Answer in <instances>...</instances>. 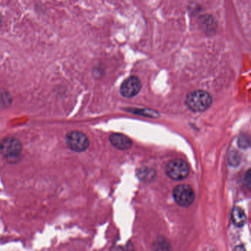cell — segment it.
<instances>
[{
    "mask_svg": "<svg viewBox=\"0 0 251 251\" xmlns=\"http://www.w3.org/2000/svg\"><path fill=\"white\" fill-rule=\"evenodd\" d=\"M111 145L117 149L126 151L132 147V141L121 133H114L110 136Z\"/></svg>",
    "mask_w": 251,
    "mask_h": 251,
    "instance_id": "obj_7",
    "label": "cell"
},
{
    "mask_svg": "<svg viewBox=\"0 0 251 251\" xmlns=\"http://www.w3.org/2000/svg\"><path fill=\"white\" fill-rule=\"evenodd\" d=\"M141 88L142 83L139 79L136 77H130L123 82L120 88V92L125 98H133L139 94Z\"/></svg>",
    "mask_w": 251,
    "mask_h": 251,
    "instance_id": "obj_6",
    "label": "cell"
},
{
    "mask_svg": "<svg viewBox=\"0 0 251 251\" xmlns=\"http://www.w3.org/2000/svg\"><path fill=\"white\" fill-rule=\"evenodd\" d=\"M23 145L19 139L14 137L5 138L0 142V152L8 158H16L21 153Z\"/></svg>",
    "mask_w": 251,
    "mask_h": 251,
    "instance_id": "obj_5",
    "label": "cell"
},
{
    "mask_svg": "<svg viewBox=\"0 0 251 251\" xmlns=\"http://www.w3.org/2000/svg\"><path fill=\"white\" fill-rule=\"evenodd\" d=\"M166 173L173 180H183L189 176V165L186 161L182 159L172 160L167 164Z\"/></svg>",
    "mask_w": 251,
    "mask_h": 251,
    "instance_id": "obj_2",
    "label": "cell"
},
{
    "mask_svg": "<svg viewBox=\"0 0 251 251\" xmlns=\"http://www.w3.org/2000/svg\"><path fill=\"white\" fill-rule=\"evenodd\" d=\"M173 198L180 206L188 207L195 201V192L189 185H178L173 190Z\"/></svg>",
    "mask_w": 251,
    "mask_h": 251,
    "instance_id": "obj_4",
    "label": "cell"
},
{
    "mask_svg": "<svg viewBox=\"0 0 251 251\" xmlns=\"http://www.w3.org/2000/svg\"><path fill=\"white\" fill-rule=\"evenodd\" d=\"M231 220L233 224L237 227H242L246 223L245 211L239 206H235L232 210Z\"/></svg>",
    "mask_w": 251,
    "mask_h": 251,
    "instance_id": "obj_8",
    "label": "cell"
},
{
    "mask_svg": "<svg viewBox=\"0 0 251 251\" xmlns=\"http://www.w3.org/2000/svg\"><path fill=\"white\" fill-rule=\"evenodd\" d=\"M8 103H9V102H8L7 95L1 93V95H0V105H5V106H6Z\"/></svg>",
    "mask_w": 251,
    "mask_h": 251,
    "instance_id": "obj_10",
    "label": "cell"
},
{
    "mask_svg": "<svg viewBox=\"0 0 251 251\" xmlns=\"http://www.w3.org/2000/svg\"><path fill=\"white\" fill-rule=\"evenodd\" d=\"M66 143L72 151L75 152H83L89 146V140L87 136L80 131H72L67 135Z\"/></svg>",
    "mask_w": 251,
    "mask_h": 251,
    "instance_id": "obj_3",
    "label": "cell"
},
{
    "mask_svg": "<svg viewBox=\"0 0 251 251\" xmlns=\"http://www.w3.org/2000/svg\"><path fill=\"white\" fill-rule=\"evenodd\" d=\"M152 170H150L149 168L141 169L140 172L139 173V177L140 178L147 180V179L152 178V176H155V174H152Z\"/></svg>",
    "mask_w": 251,
    "mask_h": 251,
    "instance_id": "obj_9",
    "label": "cell"
},
{
    "mask_svg": "<svg viewBox=\"0 0 251 251\" xmlns=\"http://www.w3.org/2000/svg\"><path fill=\"white\" fill-rule=\"evenodd\" d=\"M212 103V98L208 92L196 90L190 92L186 98V104L189 109L195 112H202L208 109Z\"/></svg>",
    "mask_w": 251,
    "mask_h": 251,
    "instance_id": "obj_1",
    "label": "cell"
}]
</instances>
